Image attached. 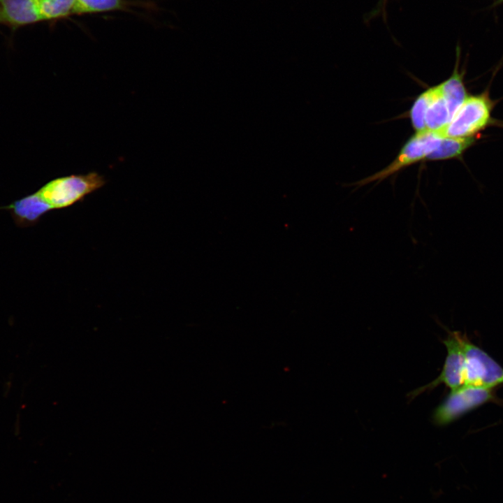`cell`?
<instances>
[{"mask_svg": "<svg viewBox=\"0 0 503 503\" xmlns=\"http://www.w3.org/2000/svg\"><path fill=\"white\" fill-rule=\"evenodd\" d=\"M0 18L13 26L42 20L38 0H0Z\"/></svg>", "mask_w": 503, "mask_h": 503, "instance_id": "ba28073f", "label": "cell"}, {"mask_svg": "<svg viewBox=\"0 0 503 503\" xmlns=\"http://www.w3.org/2000/svg\"><path fill=\"white\" fill-rule=\"evenodd\" d=\"M440 91L448 103L453 116L467 97L462 76L458 66L453 73L446 80L439 85Z\"/></svg>", "mask_w": 503, "mask_h": 503, "instance_id": "30bf717a", "label": "cell"}, {"mask_svg": "<svg viewBox=\"0 0 503 503\" xmlns=\"http://www.w3.org/2000/svg\"><path fill=\"white\" fill-rule=\"evenodd\" d=\"M43 20H53L75 14L76 0H38Z\"/></svg>", "mask_w": 503, "mask_h": 503, "instance_id": "4fadbf2b", "label": "cell"}, {"mask_svg": "<svg viewBox=\"0 0 503 503\" xmlns=\"http://www.w3.org/2000/svg\"><path fill=\"white\" fill-rule=\"evenodd\" d=\"M453 117L447 101L441 93L439 85L436 86L435 96L425 115L426 131L439 132Z\"/></svg>", "mask_w": 503, "mask_h": 503, "instance_id": "9c48e42d", "label": "cell"}, {"mask_svg": "<svg viewBox=\"0 0 503 503\" xmlns=\"http://www.w3.org/2000/svg\"><path fill=\"white\" fill-rule=\"evenodd\" d=\"M439 133L425 131L416 133L402 147L396 158L385 168L353 185L363 186L370 182H378L426 157L439 145L442 138Z\"/></svg>", "mask_w": 503, "mask_h": 503, "instance_id": "277c9868", "label": "cell"}, {"mask_svg": "<svg viewBox=\"0 0 503 503\" xmlns=\"http://www.w3.org/2000/svg\"><path fill=\"white\" fill-rule=\"evenodd\" d=\"M497 1V0H494V1Z\"/></svg>", "mask_w": 503, "mask_h": 503, "instance_id": "9a60e30c", "label": "cell"}, {"mask_svg": "<svg viewBox=\"0 0 503 503\" xmlns=\"http://www.w3.org/2000/svg\"><path fill=\"white\" fill-rule=\"evenodd\" d=\"M489 402L503 404V400L495 395L494 388L462 386L451 391L435 409L433 421L437 425H446Z\"/></svg>", "mask_w": 503, "mask_h": 503, "instance_id": "3957f363", "label": "cell"}, {"mask_svg": "<svg viewBox=\"0 0 503 503\" xmlns=\"http://www.w3.org/2000/svg\"><path fill=\"white\" fill-rule=\"evenodd\" d=\"M0 210L8 211L16 226L20 228L36 225L45 214L51 211L36 192L0 207Z\"/></svg>", "mask_w": 503, "mask_h": 503, "instance_id": "52a82bcc", "label": "cell"}, {"mask_svg": "<svg viewBox=\"0 0 503 503\" xmlns=\"http://www.w3.org/2000/svg\"><path fill=\"white\" fill-rule=\"evenodd\" d=\"M123 0H76L75 14L96 13L122 9Z\"/></svg>", "mask_w": 503, "mask_h": 503, "instance_id": "5bb4252c", "label": "cell"}, {"mask_svg": "<svg viewBox=\"0 0 503 503\" xmlns=\"http://www.w3.org/2000/svg\"><path fill=\"white\" fill-rule=\"evenodd\" d=\"M105 183L97 173L72 175L52 180L36 193L50 210L68 207L102 187Z\"/></svg>", "mask_w": 503, "mask_h": 503, "instance_id": "6da1fadb", "label": "cell"}, {"mask_svg": "<svg viewBox=\"0 0 503 503\" xmlns=\"http://www.w3.org/2000/svg\"><path fill=\"white\" fill-rule=\"evenodd\" d=\"M447 337L443 340L447 354L440 374L428 384L416 389L410 393L414 398L419 394L432 390L440 384L448 386L451 391L455 390L464 384L465 334L458 331H448Z\"/></svg>", "mask_w": 503, "mask_h": 503, "instance_id": "8992f818", "label": "cell"}, {"mask_svg": "<svg viewBox=\"0 0 503 503\" xmlns=\"http://www.w3.org/2000/svg\"><path fill=\"white\" fill-rule=\"evenodd\" d=\"M435 92L436 86L424 91L416 98L411 108L409 117L412 126L416 133L426 131L425 115Z\"/></svg>", "mask_w": 503, "mask_h": 503, "instance_id": "7c38bea8", "label": "cell"}, {"mask_svg": "<svg viewBox=\"0 0 503 503\" xmlns=\"http://www.w3.org/2000/svg\"><path fill=\"white\" fill-rule=\"evenodd\" d=\"M474 142V138L443 137L438 147L425 159L435 161L458 157L467 150Z\"/></svg>", "mask_w": 503, "mask_h": 503, "instance_id": "8fae6325", "label": "cell"}, {"mask_svg": "<svg viewBox=\"0 0 503 503\" xmlns=\"http://www.w3.org/2000/svg\"><path fill=\"white\" fill-rule=\"evenodd\" d=\"M464 384L494 388L503 384V367L488 353L465 337Z\"/></svg>", "mask_w": 503, "mask_h": 503, "instance_id": "5b68a950", "label": "cell"}, {"mask_svg": "<svg viewBox=\"0 0 503 503\" xmlns=\"http://www.w3.org/2000/svg\"><path fill=\"white\" fill-rule=\"evenodd\" d=\"M492 109L486 94L467 96L447 125L437 133L442 137L474 138L490 122Z\"/></svg>", "mask_w": 503, "mask_h": 503, "instance_id": "7a4b0ae2", "label": "cell"}]
</instances>
